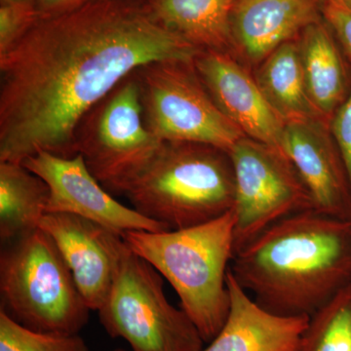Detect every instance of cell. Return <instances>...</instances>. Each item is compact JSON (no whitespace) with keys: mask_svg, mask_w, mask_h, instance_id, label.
<instances>
[{"mask_svg":"<svg viewBox=\"0 0 351 351\" xmlns=\"http://www.w3.org/2000/svg\"><path fill=\"white\" fill-rule=\"evenodd\" d=\"M201 51L138 0H95L38 19L0 56V161L23 163L41 152L77 156L78 124L124 78Z\"/></svg>","mask_w":351,"mask_h":351,"instance_id":"obj_1","label":"cell"},{"mask_svg":"<svg viewBox=\"0 0 351 351\" xmlns=\"http://www.w3.org/2000/svg\"><path fill=\"white\" fill-rule=\"evenodd\" d=\"M230 269L269 313L311 317L351 283V221L292 215L235 254Z\"/></svg>","mask_w":351,"mask_h":351,"instance_id":"obj_2","label":"cell"},{"mask_svg":"<svg viewBox=\"0 0 351 351\" xmlns=\"http://www.w3.org/2000/svg\"><path fill=\"white\" fill-rule=\"evenodd\" d=\"M132 208L177 230L232 211L235 178L230 154L213 145L162 142L154 156L120 186Z\"/></svg>","mask_w":351,"mask_h":351,"instance_id":"obj_3","label":"cell"},{"mask_svg":"<svg viewBox=\"0 0 351 351\" xmlns=\"http://www.w3.org/2000/svg\"><path fill=\"white\" fill-rule=\"evenodd\" d=\"M234 223L232 210L193 228L122 235L127 246L174 288L205 343L213 341L230 313L228 272L234 257Z\"/></svg>","mask_w":351,"mask_h":351,"instance_id":"obj_4","label":"cell"},{"mask_svg":"<svg viewBox=\"0 0 351 351\" xmlns=\"http://www.w3.org/2000/svg\"><path fill=\"white\" fill-rule=\"evenodd\" d=\"M8 243L0 256L1 308L29 329L78 335L90 308L52 237L38 228Z\"/></svg>","mask_w":351,"mask_h":351,"instance_id":"obj_5","label":"cell"},{"mask_svg":"<svg viewBox=\"0 0 351 351\" xmlns=\"http://www.w3.org/2000/svg\"><path fill=\"white\" fill-rule=\"evenodd\" d=\"M98 313L108 334L125 339L133 351L204 348L205 341L191 318L166 298L163 276L127 245Z\"/></svg>","mask_w":351,"mask_h":351,"instance_id":"obj_6","label":"cell"},{"mask_svg":"<svg viewBox=\"0 0 351 351\" xmlns=\"http://www.w3.org/2000/svg\"><path fill=\"white\" fill-rule=\"evenodd\" d=\"M195 59L152 62L135 71L145 125L160 142L198 143L228 152L244 134L217 107Z\"/></svg>","mask_w":351,"mask_h":351,"instance_id":"obj_7","label":"cell"},{"mask_svg":"<svg viewBox=\"0 0 351 351\" xmlns=\"http://www.w3.org/2000/svg\"><path fill=\"white\" fill-rule=\"evenodd\" d=\"M161 143L145 125L135 71L94 106L75 131L77 154L110 193H119Z\"/></svg>","mask_w":351,"mask_h":351,"instance_id":"obj_8","label":"cell"},{"mask_svg":"<svg viewBox=\"0 0 351 351\" xmlns=\"http://www.w3.org/2000/svg\"><path fill=\"white\" fill-rule=\"evenodd\" d=\"M228 154L235 178L234 255L278 221L314 210L308 189L282 149L244 136Z\"/></svg>","mask_w":351,"mask_h":351,"instance_id":"obj_9","label":"cell"},{"mask_svg":"<svg viewBox=\"0 0 351 351\" xmlns=\"http://www.w3.org/2000/svg\"><path fill=\"white\" fill-rule=\"evenodd\" d=\"M22 164L49 186L46 213L75 215L105 226L121 237L133 230H170L115 200L90 173L80 154L61 157L41 152Z\"/></svg>","mask_w":351,"mask_h":351,"instance_id":"obj_10","label":"cell"},{"mask_svg":"<svg viewBox=\"0 0 351 351\" xmlns=\"http://www.w3.org/2000/svg\"><path fill=\"white\" fill-rule=\"evenodd\" d=\"M39 228L54 240L90 311H98L112 287L124 240L105 226L71 214L46 213Z\"/></svg>","mask_w":351,"mask_h":351,"instance_id":"obj_11","label":"cell"},{"mask_svg":"<svg viewBox=\"0 0 351 351\" xmlns=\"http://www.w3.org/2000/svg\"><path fill=\"white\" fill-rule=\"evenodd\" d=\"M195 66L217 107L245 137L281 149L286 123L265 100L252 69L230 53L211 50L201 51Z\"/></svg>","mask_w":351,"mask_h":351,"instance_id":"obj_12","label":"cell"},{"mask_svg":"<svg viewBox=\"0 0 351 351\" xmlns=\"http://www.w3.org/2000/svg\"><path fill=\"white\" fill-rule=\"evenodd\" d=\"M281 149L301 175L314 210L351 221V188L330 124L320 119L286 123Z\"/></svg>","mask_w":351,"mask_h":351,"instance_id":"obj_13","label":"cell"},{"mask_svg":"<svg viewBox=\"0 0 351 351\" xmlns=\"http://www.w3.org/2000/svg\"><path fill=\"white\" fill-rule=\"evenodd\" d=\"M322 4V0H234L233 55L253 71L279 46L323 20Z\"/></svg>","mask_w":351,"mask_h":351,"instance_id":"obj_14","label":"cell"},{"mask_svg":"<svg viewBox=\"0 0 351 351\" xmlns=\"http://www.w3.org/2000/svg\"><path fill=\"white\" fill-rule=\"evenodd\" d=\"M230 307L221 331L201 351H297L308 325L306 316L269 313L228 272Z\"/></svg>","mask_w":351,"mask_h":351,"instance_id":"obj_15","label":"cell"},{"mask_svg":"<svg viewBox=\"0 0 351 351\" xmlns=\"http://www.w3.org/2000/svg\"><path fill=\"white\" fill-rule=\"evenodd\" d=\"M297 44L307 94L321 119L330 124L350 94V62L324 18L308 25Z\"/></svg>","mask_w":351,"mask_h":351,"instance_id":"obj_16","label":"cell"},{"mask_svg":"<svg viewBox=\"0 0 351 351\" xmlns=\"http://www.w3.org/2000/svg\"><path fill=\"white\" fill-rule=\"evenodd\" d=\"M233 1L147 0V4L157 23L199 49L233 55L230 34Z\"/></svg>","mask_w":351,"mask_h":351,"instance_id":"obj_17","label":"cell"},{"mask_svg":"<svg viewBox=\"0 0 351 351\" xmlns=\"http://www.w3.org/2000/svg\"><path fill=\"white\" fill-rule=\"evenodd\" d=\"M253 75L265 100L285 123L323 120L307 94L297 39L279 46L253 69Z\"/></svg>","mask_w":351,"mask_h":351,"instance_id":"obj_18","label":"cell"},{"mask_svg":"<svg viewBox=\"0 0 351 351\" xmlns=\"http://www.w3.org/2000/svg\"><path fill=\"white\" fill-rule=\"evenodd\" d=\"M50 189L22 163L0 161V237L13 241L39 228Z\"/></svg>","mask_w":351,"mask_h":351,"instance_id":"obj_19","label":"cell"},{"mask_svg":"<svg viewBox=\"0 0 351 351\" xmlns=\"http://www.w3.org/2000/svg\"><path fill=\"white\" fill-rule=\"evenodd\" d=\"M297 351H351V283L309 318Z\"/></svg>","mask_w":351,"mask_h":351,"instance_id":"obj_20","label":"cell"},{"mask_svg":"<svg viewBox=\"0 0 351 351\" xmlns=\"http://www.w3.org/2000/svg\"><path fill=\"white\" fill-rule=\"evenodd\" d=\"M0 351H88L80 335L47 334L29 329L0 309Z\"/></svg>","mask_w":351,"mask_h":351,"instance_id":"obj_21","label":"cell"},{"mask_svg":"<svg viewBox=\"0 0 351 351\" xmlns=\"http://www.w3.org/2000/svg\"><path fill=\"white\" fill-rule=\"evenodd\" d=\"M38 19L34 4L0 2V56L12 49Z\"/></svg>","mask_w":351,"mask_h":351,"instance_id":"obj_22","label":"cell"},{"mask_svg":"<svg viewBox=\"0 0 351 351\" xmlns=\"http://www.w3.org/2000/svg\"><path fill=\"white\" fill-rule=\"evenodd\" d=\"M332 137L345 162L351 188V91L330 122Z\"/></svg>","mask_w":351,"mask_h":351,"instance_id":"obj_23","label":"cell"},{"mask_svg":"<svg viewBox=\"0 0 351 351\" xmlns=\"http://www.w3.org/2000/svg\"><path fill=\"white\" fill-rule=\"evenodd\" d=\"M322 15L351 64V11L323 2Z\"/></svg>","mask_w":351,"mask_h":351,"instance_id":"obj_24","label":"cell"},{"mask_svg":"<svg viewBox=\"0 0 351 351\" xmlns=\"http://www.w3.org/2000/svg\"><path fill=\"white\" fill-rule=\"evenodd\" d=\"M95 0H36V10L38 19L56 17L71 12Z\"/></svg>","mask_w":351,"mask_h":351,"instance_id":"obj_25","label":"cell"},{"mask_svg":"<svg viewBox=\"0 0 351 351\" xmlns=\"http://www.w3.org/2000/svg\"><path fill=\"white\" fill-rule=\"evenodd\" d=\"M322 1L341 7V8L346 9V10L351 11V0H322Z\"/></svg>","mask_w":351,"mask_h":351,"instance_id":"obj_26","label":"cell"},{"mask_svg":"<svg viewBox=\"0 0 351 351\" xmlns=\"http://www.w3.org/2000/svg\"><path fill=\"white\" fill-rule=\"evenodd\" d=\"M36 0H0V2H15V3L36 4Z\"/></svg>","mask_w":351,"mask_h":351,"instance_id":"obj_27","label":"cell"},{"mask_svg":"<svg viewBox=\"0 0 351 351\" xmlns=\"http://www.w3.org/2000/svg\"><path fill=\"white\" fill-rule=\"evenodd\" d=\"M138 1L147 2V0H138Z\"/></svg>","mask_w":351,"mask_h":351,"instance_id":"obj_28","label":"cell"},{"mask_svg":"<svg viewBox=\"0 0 351 351\" xmlns=\"http://www.w3.org/2000/svg\"><path fill=\"white\" fill-rule=\"evenodd\" d=\"M114 351H126V350H114Z\"/></svg>","mask_w":351,"mask_h":351,"instance_id":"obj_29","label":"cell"}]
</instances>
